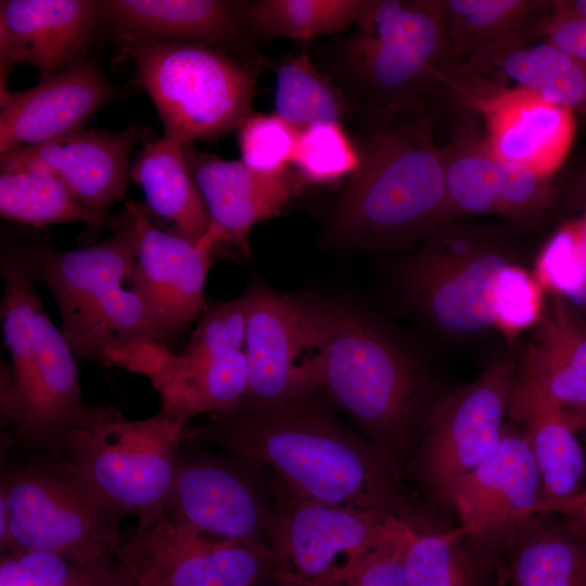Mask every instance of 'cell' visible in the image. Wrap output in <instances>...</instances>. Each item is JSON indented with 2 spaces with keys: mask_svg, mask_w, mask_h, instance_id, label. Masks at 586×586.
<instances>
[{
  "mask_svg": "<svg viewBox=\"0 0 586 586\" xmlns=\"http://www.w3.org/2000/svg\"><path fill=\"white\" fill-rule=\"evenodd\" d=\"M215 442L258 470L273 472L291 495L381 512L420 528L443 525L420 511L404 466L303 399L253 404L242 399L215 413Z\"/></svg>",
  "mask_w": 586,
  "mask_h": 586,
  "instance_id": "6da1fadb",
  "label": "cell"
},
{
  "mask_svg": "<svg viewBox=\"0 0 586 586\" xmlns=\"http://www.w3.org/2000/svg\"><path fill=\"white\" fill-rule=\"evenodd\" d=\"M301 297L314 390L331 400L402 464L411 456L441 398L413 357L351 301Z\"/></svg>",
  "mask_w": 586,
  "mask_h": 586,
  "instance_id": "7a4b0ae2",
  "label": "cell"
},
{
  "mask_svg": "<svg viewBox=\"0 0 586 586\" xmlns=\"http://www.w3.org/2000/svg\"><path fill=\"white\" fill-rule=\"evenodd\" d=\"M378 118L339 198L332 232L368 249L422 243L458 220L428 116Z\"/></svg>",
  "mask_w": 586,
  "mask_h": 586,
  "instance_id": "3957f363",
  "label": "cell"
},
{
  "mask_svg": "<svg viewBox=\"0 0 586 586\" xmlns=\"http://www.w3.org/2000/svg\"><path fill=\"white\" fill-rule=\"evenodd\" d=\"M1 243L51 291L76 356L104 359L109 348L136 339L166 345L143 297L125 285L131 282L139 245L132 215L113 235L76 250H54L38 237L4 238Z\"/></svg>",
  "mask_w": 586,
  "mask_h": 586,
  "instance_id": "277c9868",
  "label": "cell"
},
{
  "mask_svg": "<svg viewBox=\"0 0 586 586\" xmlns=\"http://www.w3.org/2000/svg\"><path fill=\"white\" fill-rule=\"evenodd\" d=\"M341 69L375 119L451 102L459 65L441 0H362Z\"/></svg>",
  "mask_w": 586,
  "mask_h": 586,
  "instance_id": "5b68a950",
  "label": "cell"
},
{
  "mask_svg": "<svg viewBox=\"0 0 586 586\" xmlns=\"http://www.w3.org/2000/svg\"><path fill=\"white\" fill-rule=\"evenodd\" d=\"M0 316L10 364L1 370V415L27 441L53 445L87 409L75 353L47 316L36 280L1 245Z\"/></svg>",
  "mask_w": 586,
  "mask_h": 586,
  "instance_id": "8992f818",
  "label": "cell"
},
{
  "mask_svg": "<svg viewBox=\"0 0 586 586\" xmlns=\"http://www.w3.org/2000/svg\"><path fill=\"white\" fill-rule=\"evenodd\" d=\"M184 425L161 412L129 420L115 407L88 406L52 446L64 449V472L100 502L142 519L170 497Z\"/></svg>",
  "mask_w": 586,
  "mask_h": 586,
  "instance_id": "52a82bcc",
  "label": "cell"
},
{
  "mask_svg": "<svg viewBox=\"0 0 586 586\" xmlns=\"http://www.w3.org/2000/svg\"><path fill=\"white\" fill-rule=\"evenodd\" d=\"M122 48L167 138L182 144L215 139L253 113L256 73L221 48L165 39L129 40Z\"/></svg>",
  "mask_w": 586,
  "mask_h": 586,
  "instance_id": "ba28073f",
  "label": "cell"
},
{
  "mask_svg": "<svg viewBox=\"0 0 586 586\" xmlns=\"http://www.w3.org/2000/svg\"><path fill=\"white\" fill-rule=\"evenodd\" d=\"M504 229L453 221L404 263L409 300L440 332L455 339L497 327V305L506 271L521 262Z\"/></svg>",
  "mask_w": 586,
  "mask_h": 586,
  "instance_id": "9c48e42d",
  "label": "cell"
},
{
  "mask_svg": "<svg viewBox=\"0 0 586 586\" xmlns=\"http://www.w3.org/2000/svg\"><path fill=\"white\" fill-rule=\"evenodd\" d=\"M518 362L511 353L493 356L471 383L442 396L432 408L407 467L441 514L450 513L454 484L498 445Z\"/></svg>",
  "mask_w": 586,
  "mask_h": 586,
  "instance_id": "30bf717a",
  "label": "cell"
},
{
  "mask_svg": "<svg viewBox=\"0 0 586 586\" xmlns=\"http://www.w3.org/2000/svg\"><path fill=\"white\" fill-rule=\"evenodd\" d=\"M0 499L10 521V551L48 550L91 570L117 558L120 515L66 472L16 471L1 483Z\"/></svg>",
  "mask_w": 586,
  "mask_h": 586,
  "instance_id": "8fae6325",
  "label": "cell"
},
{
  "mask_svg": "<svg viewBox=\"0 0 586 586\" xmlns=\"http://www.w3.org/2000/svg\"><path fill=\"white\" fill-rule=\"evenodd\" d=\"M116 559L135 586H259L281 576L271 547L208 538L165 508L140 519Z\"/></svg>",
  "mask_w": 586,
  "mask_h": 586,
  "instance_id": "7c38bea8",
  "label": "cell"
},
{
  "mask_svg": "<svg viewBox=\"0 0 586 586\" xmlns=\"http://www.w3.org/2000/svg\"><path fill=\"white\" fill-rule=\"evenodd\" d=\"M408 523L392 515L286 494L277 511L270 547L279 581L318 585L397 535Z\"/></svg>",
  "mask_w": 586,
  "mask_h": 586,
  "instance_id": "4fadbf2b",
  "label": "cell"
},
{
  "mask_svg": "<svg viewBox=\"0 0 586 586\" xmlns=\"http://www.w3.org/2000/svg\"><path fill=\"white\" fill-rule=\"evenodd\" d=\"M441 151L446 191L457 218L497 215L528 228L546 217L555 200L549 178L493 155L474 114H463Z\"/></svg>",
  "mask_w": 586,
  "mask_h": 586,
  "instance_id": "5bb4252c",
  "label": "cell"
},
{
  "mask_svg": "<svg viewBox=\"0 0 586 586\" xmlns=\"http://www.w3.org/2000/svg\"><path fill=\"white\" fill-rule=\"evenodd\" d=\"M455 105L484 119V141L496 157L549 178L573 138V112L519 88L467 80Z\"/></svg>",
  "mask_w": 586,
  "mask_h": 586,
  "instance_id": "9a60e30c",
  "label": "cell"
},
{
  "mask_svg": "<svg viewBox=\"0 0 586 586\" xmlns=\"http://www.w3.org/2000/svg\"><path fill=\"white\" fill-rule=\"evenodd\" d=\"M246 309L244 354L253 404L309 397L314 391L310 354L301 298L252 284L243 294Z\"/></svg>",
  "mask_w": 586,
  "mask_h": 586,
  "instance_id": "2e32d148",
  "label": "cell"
},
{
  "mask_svg": "<svg viewBox=\"0 0 586 586\" xmlns=\"http://www.w3.org/2000/svg\"><path fill=\"white\" fill-rule=\"evenodd\" d=\"M126 208L139 234L131 284L167 343L205 307V282L216 245L205 235L194 242L161 229L135 201Z\"/></svg>",
  "mask_w": 586,
  "mask_h": 586,
  "instance_id": "e0dca14e",
  "label": "cell"
},
{
  "mask_svg": "<svg viewBox=\"0 0 586 586\" xmlns=\"http://www.w3.org/2000/svg\"><path fill=\"white\" fill-rule=\"evenodd\" d=\"M164 508L201 534L269 547L277 519L251 475L217 459L181 462Z\"/></svg>",
  "mask_w": 586,
  "mask_h": 586,
  "instance_id": "ac0fdd59",
  "label": "cell"
},
{
  "mask_svg": "<svg viewBox=\"0 0 586 586\" xmlns=\"http://www.w3.org/2000/svg\"><path fill=\"white\" fill-rule=\"evenodd\" d=\"M130 125L120 131L77 130L53 140L0 153V169L36 170L58 177L87 208L106 214L126 192L129 155L144 137Z\"/></svg>",
  "mask_w": 586,
  "mask_h": 586,
  "instance_id": "d6986e66",
  "label": "cell"
},
{
  "mask_svg": "<svg viewBox=\"0 0 586 586\" xmlns=\"http://www.w3.org/2000/svg\"><path fill=\"white\" fill-rule=\"evenodd\" d=\"M182 151L209 215L205 235L216 246L233 245L245 258L253 226L278 215L306 184L296 170L260 173L241 160H224L192 143L182 144Z\"/></svg>",
  "mask_w": 586,
  "mask_h": 586,
  "instance_id": "ffe728a7",
  "label": "cell"
},
{
  "mask_svg": "<svg viewBox=\"0 0 586 586\" xmlns=\"http://www.w3.org/2000/svg\"><path fill=\"white\" fill-rule=\"evenodd\" d=\"M510 422H506L496 448L450 491L449 511L464 532L484 534L549 512L530 444L521 429Z\"/></svg>",
  "mask_w": 586,
  "mask_h": 586,
  "instance_id": "44dd1931",
  "label": "cell"
},
{
  "mask_svg": "<svg viewBox=\"0 0 586 586\" xmlns=\"http://www.w3.org/2000/svg\"><path fill=\"white\" fill-rule=\"evenodd\" d=\"M158 341L136 339L106 351L104 359L148 377L160 393L158 412L183 424L202 412H222L246 395L247 362L244 349L198 367L178 366Z\"/></svg>",
  "mask_w": 586,
  "mask_h": 586,
  "instance_id": "7402d4cb",
  "label": "cell"
},
{
  "mask_svg": "<svg viewBox=\"0 0 586 586\" xmlns=\"http://www.w3.org/2000/svg\"><path fill=\"white\" fill-rule=\"evenodd\" d=\"M115 93L98 64L87 58L28 90L1 88L0 152L81 130Z\"/></svg>",
  "mask_w": 586,
  "mask_h": 586,
  "instance_id": "603a6c76",
  "label": "cell"
},
{
  "mask_svg": "<svg viewBox=\"0 0 586 586\" xmlns=\"http://www.w3.org/2000/svg\"><path fill=\"white\" fill-rule=\"evenodd\" d=\"M100 25L101 1L2 0V67L26 63L47 78L86 59Z\"/></svg>",
  "mask_w": 586,
  "mask_h": 586,
  "instance_id": "cb8c5ba5",
  "label": "cell"
},
{
  "mask_svg": "<svg viewBox=\"0 0 586 586\" xmlns=\"http://www.w3.org/2000/svg\"><path fill=\"white\" fill-rule=\"evenodd\" d=\"M483 535L499 568L500 586H586V518L533 514Z\"/></svg>",
  "mask_w": 586,
  "mask_h": 586,
  "instance_id": "d4e9b609",
  "label": "cell"
},
{
  "mask_svg": "<svg viewBox=\"0 0 586 586\" xmlns=\"http://www.w3.org/2000/svg\"><path fill=\"white\" fill-rule=\"evenodd\" d=\"M507 417L530 444L548 511L586 518V454L563 409L517 371Z\"/></svg>",
  "mask_w": 586,
  "mask_h": 586,
  "instance_id": "484cf974",
  "label": "cell"
},
{
  "mask_svg": "<svg viewBox=\"0 0 586 586\" xmlns=\"http://www.w3.org/2000/svg\"><path fill=\"white\" fill-rule=\"evenodd\" d=\"M101 24L113 39L182 40L230 48L243 41L245 2L224 0H106Z\"/></svg>",
  "mask_w": 586,
  "mask_h": 586,
  "instance_id": "4316f807",
  "label": "cell"
},
{
  "mask_svg": "<svg viewBox=\"0 0 586 586\" xmlns=\"http://www.w3.org/2000/svg\"><path fill=\"white\" fill-rule=\"evenodd\" d=\"M537 37L508 39L485 48L459 65L466 79H505L553 104L586 114V61Z\"/></svg>",
  "mask_w": 586,
  "mask_h": 586,
  "instance_id": "83f0119b",
  "label": "cell"
},
{
  "mask_svg": "<svg viewBox=\"0 0 586 586\" xmlns=\"http://www.w3.org/2000/svg\"><path fill=\"white\" fill-rule=\"evenodd\" d=\"M518 373L561 409L586 406V320L555 293L543 305Z\"/></svg>",
  "mask_w": 586,
  "mask_h": 586,
  "instance_id": "f1b7e54d",
  "label": "cell"
},
{
  "mask_svg": "<svg viewBox=\"0 0 586 586\" xmlns=\"http://www.w3.org/2000/svg\"><path fill=\"white\" fill-rule=\"evenodd\" d=\"M403 559L409 586H500L498 561L488 540L459 526L408 525Z\"/></svg>",
  "mask_w": 586,
  "mask_h": 586,
  "instance_id": "f546056e",
  "label": "cell"
},
{
  "mask_svg": "<svg viewBox=\"0 0 586 586\" xmlns=\"http://www.w3.org/2000/svg\"><path fill=\"white\" fill-rule=\"evenodd\" d=\"M150 209L171 222L169 231L200 241L211 219L186 162L182 143L163 136L144 142L130 166Z\"/></svg>",
  "mask_w": 586,
  "mask_h": 586,
  "instance_id": "4dcf8cb0",
  "label": "cell"
},
{
  "mask_svg": "<svg viewBox=\"0 0 586 586\" xmlns=\"http://www.w3.org/2000/svg\"><path fill=\"white\" fill-rule=\"evenodd\" d=\"M450 50L458 65L472 54L519 37H543L551 1L441 0Z\"/></svg>",
  "mask_w": 586,
  "mask_h": 586,
  "instance_id": "1f68e13d",
  "label": "cell"
},
{
  "mask_svg": "<svg viewBox=\"0 0 586 586\" xmlns=\"http://www.w3.org/2000/svg\"><path fill=\"white\" fill-rule=\"evenodd\" d=\"M0 214L28 226L85 222L117 231L131 218L129 211L117 216L87 208L55 176L36 170H8L0 175Z\"/></svg>",
  "mask_w": 586,
  "mask_h": 586,
  "instance_id": "d6a6232c",
  "label": "cell"
},
{
  "mask_svg": "<svg viewBox=\"0 0 586 586\" xmlns=\"http://www.w3.org/2000/svg\"><path fill=\"white\" fill-rule=\"evenodd\" d=\"M275 114L302 130L317 123H341L347 102L306 54L285 59L278 67Z\"/></svg>",
  "mask_w": 586,
  "mask_h": 586,
  "instance_id": "836d02e7",
  "label": "cell"
},
{
  "mask_svg": "<svg viewBox=\"0 0 586 586\" xmlns=\"http://www.w3.org/2000/svg\"><path fill=\"white\" fill-rule=\"evenodd\" d=\"M362 0H257L245 2L247 25L263 38L309 39L355 23Z\"/></svg>",
  "mask_w": 586,
  "mask_h": 586,
  "instance_id": "e575fe53",
  "label": "cell"
},
{
  "mask_svg": "<svg viewBox=\"0 0 586 586\" xmlns=\"http://www.w3.org/2000/svg\"><path fill=\"white\" fill-rule=\"evenodd\" d=\"M359 161L360 151L341 123H317L298 131L292 163L306 183L351 176Z\"/></svg>",
  "mask_w": 586,
  "mask_h": 586,
  "instance_id": "d590c367",
  "label": "cell"
},
{
  "mask_svg": "<svg viewBox=\"0 0 586 586\" xmlns=\"http://www.w3.org/2000/svg\"><path fill=\"white\" fill-rule=\"evenodd\" d=\"M246 332V309L242 295L208 308L200 319L188 345L179 353H169L178 366L198 367L243 349Z\"/></svg>",
  "mask_w": 586,
  "mask_h": 586,
  "instance_id": "8d00e7d4",
  "label": "cell"
},
{
  "mask_svg": "<svg viewBox=\"0 0 586 586\" xmlns=\"http://www.w3.org/2000/svg\"><path fill=\"white\" fill-rule=\"evenodd\" d=\"M105 568L91 570L52 551L18 549L2 555L0 586H97Z\"/></svg>",
  "mask_w": 586,
  "mask_h": 586,
  "instance_id": "74e56055",
  "label": "cell"
},
{
  "mask_svg": "<svg viewBox=\"0 0 586 586\" xmlns=\"http://www.w3.org/2000/svg\"><path fill=\"white\" fill-rule=\"evenodd\" d=\"M297 136L277 114L252 113L238 129L241 161L260 173H283L293 162Z\"/></svg>",
  "mask_w": 586,
  "mask_h": 586,
  "instance_id": "f35d334b",
  "label": "cell"
},
{
  "mask_svg": "<svg viewBox=\"0 0 586 586\" xmlns=\"http://www.w3.org/2000/svg\"><path fill=\"white\" fill-rule=\"evenodd\" d=\"M559 265H572L570 280L559 294L586 320V205L578 219L558 230L542 255V271Z\"/></svg>",
  "mask_w": 586,
  "mask_h": 586,
  "instance_id": "ab89813d",
  "label": "cell"
},
{
  "mask_svg": "<svg viewBox=\"0 0 586 586\" xmlns=\"http://www.w3.org/2000/svg\"><path fill=\"white\" fill-rule=\"evenodd\" d=\"M408 525L340 573L314 586H409L403 559Z\"/></svg>",
  "mask_w": 586,
  "mask_h": 586,
  "instance_id": "60d3db41",
  "label": "cell"
},
{
  "mask_svg": "<svg viewBox=\"0 0 586 586\" xmlns=\"http://www.w3.org/2000/svg\"><path fill=\"white\" fill-rule=\"evenodd\" d=\"M537 284L520 264L502 280L497 305V327L513 333L535 324L542 313Z\"/></svg>",
  "mask_w": 586,
  "mask_h": 586,
  "instance_id": "b9f144b4",
  "label": "cell"
},
{
  "mask_svg": "<svg viewBox=\"0 0 586 586\" xmlns=\"http://www.w3.org/2000/svg\"><path fill=\"white\" fill-rule=\"evenodd\" d=\"M544 39L561 51L586 61V17L569 8L565 0L551 1Z\"/></svg>",
  "mask_w": 586,
  "mask_h": 586,
  "instance_id": "7bdbcfd3",
  "label": "cell"
},
{
  "mask_svg": "<svg viewBox=\"0 0 586 586\" xmlns=\"http://www.w3.org/2000/svg\"><path fill=\"white\" fill-rule=\"evenodd\" d=\"M97 586H135V583L130 574L117 561L103 570Z\"/></svg>",
  "mask_w": 586,
  "mask_h": 586,
  "instance_id": "ee69618b",
  "label": "cell"
},
{
  "mask_svg": "<svg viewBox=\"0 0 586 586\" xmlns=\"http://www.w3.org/2000/svg\"><path fill=\"white\" fill-rule=\"evenodd\" d=\"M564 417L581 441H586V406L563 410Z\"/></svg>",
  "mask_w": 586,
  "mask_h": 586,
  "instance_id": "f6af8a7d",
  "label": "cell"
},
{
  "mask_svg": "<svg viewBox=\"0 0 586 586\" xmlns=\"http://www.w3.org/2000/svg\"><path fill=\"white\" fill-rule=\"evenodd\" d=\"M569 8L586 17V0H565Z\"/></svg>",
  "mask_w": 586,
  "mask_h": 586,
  "instance_id": "bcb514c9",
  "label": "cell"
},
{
  "mask_svg": "<svg viewBox=\"0 0 586 586\" xmlns=\"http://www.w3.org/2000/svg\"><path fill=\"white\" fill-rule=\"evenodd\" d=\"M259 586H306V585L298 582H293V581H275V582H269Z\"/></svg>",
  "mask_w": 586,
  "mask_h": 586,
  "instance_id": "7dc6e473",
  "label": "cell"
},
{
  "mask_svg": "<svg viewBox=\"0 0 586 586\" xmlns=\"http://www.w3.org/2000/svg\"><path fill=\"white\" fill-rule=\"evenodd\" d=\"M586 454V441H582Z\"/></svg>",
  "mask_w": 586,
  "mask_h": 586,
  "instance_id": "c3c4849f",
  "label": "cell"
}]
</instances>
